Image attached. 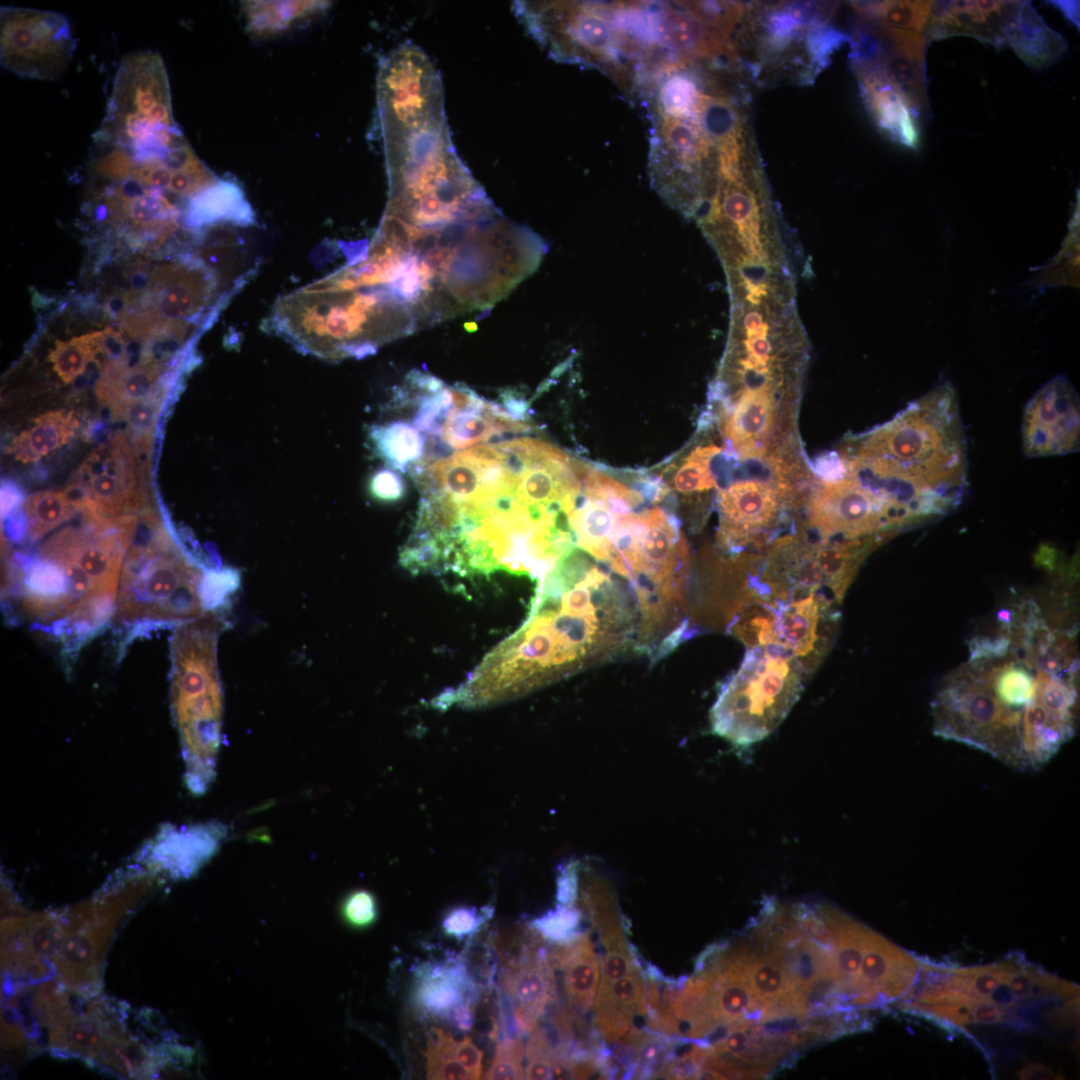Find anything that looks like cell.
Returning <instances> with one entry per match:
<instances>
[{
  "instance_id": "2e32d148",
  "label": "cell",
  "mask_w": 1080,
  "mask_h": 1080,
  "mask_svg": "<svg viewBox=\"0 0 1080 1080\" xmlns=\"http://www.w3.org/2000/svg\"><path fill=\"white\" fill-rule=\"evenodd\" d=\"M378 107L383 126L415 127L445 117L441 78L418 46L402 44L381 62Z\"/></svg>"
},
{
  "instance_id": "52a82bcc",
  "label": "cell",
  "mask_w": 1080,
  "mask_h": 1080,
  "mask_svg": "<svg viewBox=\"0 0 1080 1080\" xmlns=\"http://www.w3.org/2000/svg\"><path fill=\"white\" fill-rule=\"evenodd\" d=\"M262 327L327 360L373 355L419 328L413 310L387 286L332 290L314 284L279 298Z\"/></svg>"
},
{
  "instance_id": "ac0fdd59",
  "label": "cell",
  "mask_w": 1080,
  "mask_h": 1080,
  "mask_svg": "<svg viewBox=\"0 0 1080 1080\" xmlns=\"http://www.w3.org/2000/svg\"><path fill=\"white\" fill-rule=\"evenodd\" d=\"M854 38L852 68L877 71L897 88L920 115L927 108L925 50L921 33L866 23Z\"/></svg>"
},
{
  "instance_id": "5b68a950",
  "label": "cell",
  "mask_w": 1080,
  "mask_h": 1080,
  "mask_svg": "<svg viewBox=\"0 0 1080 1080\" xmlns=\"http://www.w3.org/2000/svg\"><path fill=\"white\" fill-rule=\"evenodd\" d=\"M239 584L236 569L204 566L146 512L124 557L113 623L131 635L152 626L175 628L210 610H227Z\"/></svg>"
},
{
  "instance_id": "f5cc1de1",
  "label": "cell",
  "mask_w": 1080,
  "mask_h": 1080,
  "mask_svg": "<svg viewBox=\"0 0 1080 1080\" xmlns=\"http://www.w3.org/2000/svg\"><path fill=\"white\" fill-rule=\"evenodd\" d=\"M147 277H148V275L144 270H142V269L134 270L132 272L131 276H130L131 287L135 291H140V290L144 289L148 284V278Z\"/></svg>"
},
{
  "instance_id": "d590c367",
  "label": "cell",
  "mask_w": 1080,
  "mask_h": 1080,
  "mask_svg": "<svg viewBox=\"0 0 1080 1080\" xmlns=\"http://www.w3.org/2000/svg\"><path fill=\"white\" fill-rule=\"evenodd\" d=\"M721 454L722 449L714 444L696 446L675 471L673 488L683 494H694L717 487L719 473L714 463Z\"/></svg>"
},
{
  "instance_id": "484cf974",
  "label": "cell",
  "mask_w": 1080,
  "mask_h": 1080,
  "mask_svg": "<svg viewBox=\"0 0 1080 1080\" xmlns=\"http://www.w3.org/2000/svg\"><path fill=\"white\" fill-rule=\"evenodd\" d=\"M595 1025L606 1043L620 1041L633 1021L647 1014L646 983L640 967L609 983H599L594 1000Z\"/></svg>"
},
{
  "instance_id": "cb8c5ba5",
  "label": "cell",
  "mask_w": 1080,
  "mask_h": 1080,
  "mask_svg": "<svg viewBox=\"0 0 1080 1080\" xmlns=\"http://www.w3.org/2000/svg\"><path fill=\"white\" fill-rule=\"evenodd\" d=\"M860 95L876 126L892 141L916 149L919 143V114L908 99L877 71L853 68Z\"/></svg>"
},
{
  "instance_id": "b9f144b4",
  "label": "cell",
  "mask_w": 1080,
  "mask_h": 1080,
  "mask_svg": "<svg viewBox=\"0 0 1080 1080\" xmlns=\"http://www.w3.org/2000/svg\"><path fill=\"white\" fill-rule=\"evenodd\" d=\"M489 907L478 910L475 907L459 906L447 912L442 920L444 933L458 941L477 933L481 926L492 916Z\"/></svg>"
},
{
  "instance_id": "c3c4849f",
  "label": "cell",
  "mask_w": 1080,
  "mask_h": 1080,
  "mask_svg": "<svg viewBox=\"0 0 1080 1080\" xmlns=\"http://www.w3.org/2000/svg\"><path fill=\"white\" fill-rule=\"evenodd\" d=\"M501 399L502 408L513 420L520 421L526 417L528 404L525 400L519 399L511 391H504Z\"/></svg>"
},
{
  "instance_id": "7c38bea8",
  "label": "cell",
  "mask_w": 1080,
  "mask_h": 1080,
  "mask_svg": "<svg viewBox=\"0 0 1080 1080\" xmlns=\"http://www.w3.org/2000/svg\"><path fill=\"white\" fill-rule=\"evenodd\" d=\"M183 137L174 121L168 75L161 56L141 51L116 72L107 113L95 142L132 155L163 152Z\"/></svg>"
},
{
  "instance_id": "6da1fadb",
  "label": "cell",
  "mask_w": 1080,
  "mask_h": 1080,
  "mask_svg": "<svg viewBox=\"0 0 1080 1080\" xmlns=\"http://www.w3.org/2000/svg\"><path fill=\"white\" fill-rule=\"evenodd\" d=\"M576 547L537 584L521 628L490 653L465 687L479 704L528 690L637 650L635 590L605 561Z\"/></svg>"
},
{
  "instance_id": "ab89813d",
  "label": "cell",
  "mask_w": 1080,
  "mask_h": 1080,
  "mask_svg": "<svg viewBox=\"0 0 1080 1080\" xmlns=\"http://www.w3.org/2000/svg\"><path fill=\"white\" fill-rule=\"evenodd\" d=\"M525 1055L522 1040L513 1037L502 1040L496 1048L494 1059L485 1073L484 1079H525L522 1060Z\"/></svg>"
},
{
  "instance_id": "7dc6e473",
  "label": "cell",
  "mask_w": 1080,
  "mask_h": 1080,
  "mask_svg": "<svg viewBox=\"0 0 1080 1080\" xmlns=\"http://www.w3.org/2000/svg\"><path fill=\"white\" fill-rule=\"evenodd\" d=\"M527 1065L524 1069L525 1079L545 1080L551 1079L553 1058L542 1053L525 1054Z\"/></svg>"
},
{
  "instance_id": "277c9868",
  "label": "cell",
  "mask_w": 1080,
  "mask_h": 1080,
  "mask_svg": "<svg viewBox=\"0 0 1080 1080\" xmlns=\"http://www.w3.org/2000/svg\"><path fill=\"white\" fill-rule=\"evenodd\" d=\"M933 733L1019 771L1048 763L1076 732L1077 708L1021 704L998 692L974 659L948 673L930 704Z\"/></svg>"
},
{
  "instance_id": "f6af8a7d",
  "label": "cell",
  "mask_w": 1080,
  "mask_h": 1080,
  "mask_svg": "<svg viewBox=\"0 0 1080 1080\" xmlns=\"http://www.w3.org/2000/svg\"><path fill=\"white\" fill-rule=\"evenodd\" d=\"M638 966L632 950H606L600 963L599 983L612 982Z\"/></svg>"
},
{
  "instance_id": "9c48e42d",
  "label": "cell",
  "mask_w": 1080,
  "mask_h": 1080,
  "mask_svg": "<svg viewBox=\"0 0 1080 1080\" xmlns=\"http://www.w3.org/2000/svg\"><path fill=\"white\" fill-rule=\"evenodd\" d=\"M809 673L782 645L748 649L711 709L713 731L737 746L762 741L787 717Z\"/></svg>"
},
{
  "instance_id": "4dcf8cb0",
  "label": "cell",
  "mask_w": 1080,
  "mask_h": 1080,
  "mask_svg": "<svg viewBox=\"0 0 1080 1080\" xmlns=\"http://www.w3.org/2000/svg\"><path fill=\"white\" fill-rule=\"evenodd\" d=\"M79 421L73 412L50 411L36 418L28 430L15 437L6 453L22 463L36 462L73 437Z\"/></svg>"
},
{
  "instance_id": "7a4b0ae2",
  "label": "cell",
  "mask_w": 1080,
  "mask_h": 1080,
  "mask_svg": "<svg viewBox=\"0 0 1080 1080\" xmlns=\"http://www.w3.org/2000/svg\"><path fill=\"white\" fill-rule=\"evenodd\" d=\"M846 450V474L906 529L954 511L968 487L966 434L947 382L852 437Z\"/></svg>"
},
{
  "instance_id": "83f0119b",
  "label": "cell",
  "mask_w": 1080,
  "mask_h": 1080,
  "mask_svg": "<svg viewBox=\"0 0 1080 1080\" xmlns=\"http://www.w3.org/2000/svg\"><path fill=\"white\" fill-rule=\"evenodd\" d=\"M553 969L563 970V985L571 1007L586 1013L593 1006L599 981L600 962L588 934L560 943L548 955Z\"/></svg>"
},
{
  "instance_id": "44dd1931",
  "label": "cell",
  "mask_w": 1080,
  "mask_h": 1080,
  "mask_svg": "<svg viewBox=\"0 0 1080 1080\" xmlns=\"http://www.w3.org/2000/svg\"><path fill=\"white\" fill-rule=\"evenodd\" d=\"M553 968L544 949H525L518 963L503 974L519 1031L532 1032L554 993Z\"/></svg>"
},
{
  "instance_id": "8d00e7d4",
  "label": "cell",
  "mask_w": 1080,
  "mask_h": 1080,
  "mask_svg": "<svg viewBox=\"0 0 1080 1080\" xmlns=\"http://www.w3.org/2000/svg\"><path fill=\"white\" fill-rule=\"evenodd\" d=\"M316 2H253L246 5L249 27L258 34L276 32L301 16L314 12Z\"/></svg>"
},
{
  "instance_id": "836d02e7",
  "label": "cell",
  "mask_w": 1080,
  "mask_h": 1080,
  "mask_svg": "<svg viewBox=\"0 0 1080 1080\" xmlns=\"http://www.w3.org/2000/svg\"><path fill=\"white\" fill-rule=\"evenodd\" d=\"M28 535L40 539L70 520L78 510L66 490L36 492L24 501Z\"/></svg>"
},
{
  "instance_id": "7bdbcfd3",
  "label": "cell",
  "mask_w": 1080,
  "mask_h": 1080,
  "mask_svg": "<svg viewBox=\"0 0 1080 1080\" xmlns=\"http://www.w3.org/2000/svg\"><path fill=\"white\" fill-rule=\"evenodd\" d=\"M342 913L345 920L354 927H366L377 917V904L374 895L367 890L350 893L343 902Z\"/></svg>"
},
{
  "instance_id": "816d5d0a",
  "label": "cell",
  "mask_w": 1080,
  "mask_h": 1080,
  "mask_svg": "<svg viewBox=\"0 0 1080 1080\" xmlns=\"http://www.w3.org/2000/svg\"><path fill=\"white\" fill-rule=\"evenodd\" d=\"M129 300V297L114 296L110 298L106 305L108 315L115 319L121 317L130 302Z\"/></svg>"
},
{
  "instance_id": "4316f807",
  "label": "cell",
  "mask_w": 1080,
  "mask_h": 1080,
  "mask_svg": "<svg viewBox=\"0 0 1080 1080\" xmlns=\"http://www.w3.org/2000/svg\"><path fill=\"white\" fill-rule=\"evenodd\" d=\"M477 996L476 984L461 962L424 964L417 971L415 1003L432 1016L450 1021L463 1006H475Z\"/></svg>"
},
{
  "instance_id": "f546056e",
  "label": "cell",
  "mask_w": 1080,
  "mask_h": 1080,
  "mask_svg": "<svg viewBox=\"0 0 1080 1080\" xmlns=\"http://www.w3.org/2000/svg\"><path fill=\"white\" fill-rule=\"evenodd\" d=\"M527 425L513 420L498 404L482 399L466 408H453L439 436L449 447L461 449L504 432H522Z\"/></svg>"
},
{
  "instance_id": "603a6c76",
  "label": "cell",
  "mask_w": 1080,
  "mask_h": 1080,
  "mask_svg": "<svg viewBox=\"0 0 1080 1080\" xmlns=\"http://www.w3.org/2000/svg\"><path fill=\"white\" fill-rule=\"evenodd\" d=\"M1008 1H932L923 35L928 40L966 35L1005 44L1002 20Z\"/></svg>"
},
{
  "instance_id": "8fae6325",
  "label": "cell",
  "mask_w": 1080,
  "mask_h": 1080,
  "mask_svg": "<svg viewBox=\"0 0 1080 1080\" xmlns=\"http://www.w3.org/2000/svg\"><path fill=\"white\" fill-rule=\"evenodd\" d=\"M836 8L818 1L746 5L737 34L750 52L744 64L759 79L810 83L832 60L827 24Z\"/></svg>"
},
{
  "instance_id": "f1b7e54d",
  "label": "cell",
  "mask_w": 1080,
  "mask_h": 1080,
  "mask_svg": "<svg viewBox=\"0 0 1080 1080\" xmlns=\"http://www.w3.org/2000/svg\"><path fill=\"white\" fill-rule=\"evenodd\" d=\"M254 223V213L241 188L231 180L218 179L213 185L187 201L184 224L193 230L219 225L247 227Z\"/></svg>"
},
{
  "instance_id": "60d3db41",
  "label": "cell",
  "mask_w": 1080,
  "mask_h": 1080,
  "mask_svg": "<svg viewBox=\"0 0 1080 1080\" xmlns=\"http://www.w3.org/2000/svg\"><path fill=\"white\" fill-rule=\"evenodd\" d=\"M580 916L576 909L560 907L535 918L532 926L543 938L559 944L565 943L580 934L576 933Z\"/></svg>"
},
{
  "instance_id": "5bb4252c",
  "label": "cell",
  "mask_w": 1080,
  "mask_h": 1080,
  "mask_svg": "<svg viewBox=\"0 0 1080 1080\" xmlns=\"http://www.w3.org/2000/svg\"><path fill=\"white\" fill-rule=\"evenodd\" d=\"M67 18L56 12L1 7L0 60L16 75L53 80L68 67L75 50Z\"/></svg>"
},
{
  "instance_id": "681fc988",
  "label": "cell",
  "mask_w": 1080,
  "mask_h": 1080,
  "mask_svg": "<svg viewBox=\"0 0 1080 1080\" xmlns=\"http://www.w3.org/2000/svg\"><path fill=\"white\" fill-rule=\"evenodd\" d=\"M1020 1079L1024 1080H1059L1063 1079L1059 1074L1055 1073L1051 1068L1040 1064L1032 1063L1020 1070L1018 1073Z\"/></svg>"
},
{
  "instance_id": "d6986e66",
  "label": "cell",
  "mask_w": 1080,
  "mask_h": 1080,
  "mask_svg": "<svg viewBox=\"0 0 1080 1080\" xmlns=\"http://www.w3.org/2000/svg\"><path fill=\"white\" fill-rule=\"evenodd\" d=\"M1021 430L1023 452L1029 458L1079 450V396L1065 376L1049 380L1027 402Z\"/></svg>"
},
{
  "instance_id": "1f68e13d",
  "label": "cell",
  "mask_w": 1080,
  "mask_h": 1080,
  "mask_svg": "<svg viewBox=\"0 0 1080 1080\" xmlns=\"http://www.w3.org/2000/svg\"><path fill=\"white\" fill-rule=\"evenodd\" d=\"M370 438L378 455L401 472L411 471L423 461L425 438L414 425L404 421L374 425Z\"/></svg>"
},
{
  "instance_id": "3957f363",
  "label": "cell",
  "mask_w": 1080,
  "mask_h": 1080,
  "mask_svg": "<svg viewBox=\"0 0 1080 1080\" xmlns=\"http://www.w3.org/2000/svg\"><path fill=\"white\" fill-rule=\"evenodd\" d=\"M911 988L896 1001L899 1010L947 1029L1002 1025L1036 1030L1075 1026L1079 987L1060 979L1020 953L982 966L959 967L920 957Z\"/></svg>"
},
{
  "instance_id": "8992f818",
  "label": "cell",
  "mask_w": 1080,
  "mask_h": 1080,
  "mask_svg": "<svg viewBox=\"0 0 1080 1080\" xmlns=\"http://www.w3.org/2000/svg\"><path fill=\"white\" fill-rule=\"evenodd\" d=\"M551 38L560 62L597 68L634 95L679 58L670 2L563 1Z\"/></svg>"
},
{
  "instance_id": "e0dca14e",
  "label": "cell",
  "mask_w": 1080,
  "mask_h": 1080,
  "mask_svg": "<svg viewBox=\"0 0 1080 1080\" xmlns=\"http://www.w3.org/2000/svg\"><path fill=\"white\" fill-rule=\"evenodd\" d=\"M807 525L822 541L876 540L896 534L882 505L843 474L818 484L808 502Z\"/></svg>"
},
{
  "instance_id": "ba28073f",
  "label": "cell",
  "mask_w": 1080,
  "mask_h": 1080,
  "mask_svg": "<svg viewBox=\"0 0 1080 1080\" xmlns=\"http://www.w3.org/2000/svg\"><path fill=\"white\" fill-rule=\"evenodd\" d=\"M383 139L389 179L384 215L434 229L499 211L458 157L446 120L389 131Z\"/></svg>"
},
{
  "instance_id": "30bf717a",
  "label": "cell",
  "mask_w": 1080,
  "mask_h": 1080,
  "mask_svg": "<svg viewBox=\"0 0 1080 1080\" xmlns=\"http://www.w3.org/2000/svg\"><path fill=\"white\" fill-rule=\"evenodd\" d=\"M228 621L224 610H210L174 628L170 640L175 717L197 769L211 771L222 722L218 640Z\"/></svg>"
},
{
  "instance_id": "d4e9b609",
  "label": "cell",
  "mask_w": 1080,
  "mask_h": 1080,
  "mask_svg": "<svg viewBox=\"0 0 1080 1080\" xmlns=\"http://www.w3.org/2000/svg\"><path fill=\"white\" fill-rule=\"evenodd\" d=\"M1002 35L1017 56L1030 68L1045 69L1067 52V41L1050 28L1029 1H1008Z\"/></svg>"
},
{
  "instance_id": "7402d4cb",
  "label": "cell",
  "mask_w": 1080,
  "mask_h": 1080,
  "mask_svg": "<svg viewBox=\"0 0 1080 1080\" xmlns=\"http://www.w3.org/2000/svg\"><path fill=\"white\" fill-rule=\"evenodd\" d=\"M833 604L828 597L816 594L779 603L778 645L788 649L810 670L825 651L821 625L834 620Z\"/></svg>"
},
{
  "instance_id": "bcb514c9",
  "label": "cell",
  "mask_w": 1080,
  "mask_h": 1080,
  "mask_svg": "<svg viewBox=\"0 0 1080 1080\" xmlns=\"http://www.w3.org/2000/svg\"><path fill=\"white\" fill-rule=\"evenodd\" d=\"M482 1052L471 1037L466 1036L456 1043L455 1057L467 1070L471 1079H479L482 1070Z\"/></svg>"
},
{
  "instance_id": "74e56055",
  "label": "cell",
  "mask_w": 1080,
  "mask_h": 1080,
  "mask_svg": "<svg viewBox=\"0 0 1080 1080\" xmlns=\"http://www.w3.org/2000/svg\"><path fill=\"white\" fill-rule=\"evenodd\" d=\"M456 1043L451 1034L442 1029H433L426 1051L428 1079H471L467 1070L455 1057Z\"/></svg>"
},
{
  "instance_id": "f35d334b",
  "label": "cell",
  "mask_w": 1080,
  "mask_h": 1080,
  "mask_svg": "<svg viewBox=\"0 0 1080 1080\" xmlns=\"http://www.w3.org/2000/svg\"><path fill=\"white\" fill-rule=\"evenodd\" d=\"M454 408L452 388L444 386L435 393L425 392L417 398L414 426L433 436L440 434V429Z\"/></svg>"
},
{
  "instance_id": "ee69618b",
  "label": "cell",
  "mask_w": 1080,
  "mask_h": 1080,
  "mask_svg": "<svg viewBox=\"0 0 1080 1080\" xmlns=\"http://www.w3.org/2000/svg\"><path fill=\"white\" fill-rule=\"evenodd\" d=\"M369 490L373 497L381 501H397L405 494V483L397 472L385 468L373 474Z\"/></svg>"
},
{
  "instance_id": "e575fe53",
  "label": "cell",
  "mask_w": 1080,
  "mask_h": 1080,
  "mask_svg": "<svg viewBox=\"0 0 1080 1080\" xmlns=\"http://www.w3.org/2000/svg\"><path fill=\"white\" fill-rule=\"evenodd\" d=\"M104 330L75 337L70 341H57L49 355L53 369L64 383H70L84 374L88 365L104 351Z\"/></svg>"
},
{
  "instance_id": "9a60e30c",
  "label": "cell",
  "mask_w": 1080,
  "mask_h": 1080,
  "mask_svg": "<svg viewBox=\"0 0 1080 1080\" xmlns=\"http://www.w3.org/2000/svg\"><path fill=\"white\" fill-rule=\"evenodd\" d=\"M80 512L111 518L138 511L143 495L140 455L130 438L116 434L83 462L65 489Z\"/></svg>"
},
{
  "instance_id": "d6a6232c",
  "label": "cell",
  "mask_w": 1080,
  "mask_h": 1080,
  "mask_svg": "<svg viewBox=\"0 0 1080 1080\" xmlns=\"http://www.w3.org/2000/svg\"><path fill=\"white\" fill-rule=\"evenodd\" d=\"M850 6L866 23L923 34L932 1H851Z\"/></svg>"
},
{
  "instance_id": "f907efd6",
  "label": "cell",
  "mask_w": 1080,
  "mask_h": 1080,
  "mask_svg": "<svg viewBox=\"0 0 1080 1080\" xmlns=\"http://www.w3.org/2000/svg\"><path fill=\"white\" fill-rule=\"evenodd\" d=\"M1064 16L1079 28V1H1050Z\"/></svg>"
},
{
  "instance_id": "4fadbf2b",
  "label": "cell",
  "mask_w": 1080,
  "mask_h": 1080,
  "mask_svg": "<svg viewBox=\"0 0 1080 1080\" xmlns=\"http://www.w3.org/2000/svg\"><path fill=\"white\" fill-rule=\"evenodd\" d=\"M793 471L770 479H743L722 488L718 495L717 543L725 552L771 544L794 500Z\"/></svg>"
},
{
  "instance_id": "ffe728a7",
  "label": "cell",
  "mask_w": 1080,
  "mask_h": 1080,
  "mask_svg": "<svg viewBox=\"0 0 1080 1080\" xmlns=\"http://www.w3.org/2000/svg\"><path fill=\"white\" fill-rule=\"evenodd\" d=\"M4 970L25 982L41 979L49 973L52 955L60 947L63 930L60 922L48 917L10 922L3 930Z\"/></svg>"
}]
</instances>
